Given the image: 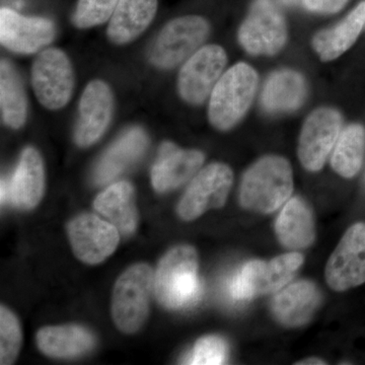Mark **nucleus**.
I'll return each instance as SVG.
<instances>
[{
    "label": "nucleus",
    "mask_w": 365,
    "mask_h": 365,
    "mask_svg": "<svg viewBox=\"0 0 365 365\" xmlns=\"http://www.w3.org/2000/svg\"><path fill=\"white\" fill-rule=\"evenodd\" d=\"M297 364H326L323 360L317 359H309L304 360L302 362H299Z\"/></svg>",
    "instance_id": "33"
},
{
    "label": "nucleus",
    "mask_w": 365,
    "mask_h": 365,
    "mask_svg": "<svg viewBox=\"0 0 365 365\" xmlns=\"http://www.w3.org/2000/svg\"><path fill=\"white\" fill-rule=\"evenodd\" d=\"M343 119L337 110L321 107L307 116L299 140V162L309 172L323 169L342 131Z\"/></svg>",
    "instance_id": "10"
},
{
    "label": "nucleus",
    "mask_w": 365,
    "mask_h": 365,
    "mask_svg": "<svg viewBox=\"0 0 365 365\" xmlns=\"http://www.w3.org/2000/svg\"><path fill=\"white\" fill-rule=\"evenodd\" d=\"M0 106L2 121L6 126L19 129L26 123L28 103L20 74L9 60L0 64Z\"/></svg>",
    "instance_id": "26"
},
{
    "label": "nucleus",
    "mask_w": 365,
    "mask_h": 365,
    "mask_svg": "<svg viewBox=\"0 0 365 365\" xmlns=\"http://www.w3.org/2000/svg\"><path fill=\"white\" fill-rule=\"evenodd\" d=\"M259 76L253 67L239 62L227 69L210 95L208 119L215 128L227 131L246 116L253 104Z\"/></svg>",
    "instance_id": "3"
},
{
    "label": "nucleus",
    "mask_w": 365,
    "mask_h": 365,
    "mask_svg": "<svg viewBox=\"0 0 365 365\" xmlns=\"http://www.w3.org/2000/svg\"><path fill=\"white\" fill-rule=\"evenodd\" d=\"M7 184V200L21 209H32L44 195L45 173L42 158L34 148H26Z\"/></svg>",
    "instance_id": "18"
},
{
    "label": "nucleus",
    "mask_w": 365,
    "mask_h": 365,
    "mask_svg": "<svg viewBox=\"0 0 365 365\" xmlns=\"http://www.w3.org/2000/svg\"><path fill=\"white\" fill-rule=\"evenodd\" d=\"M321 302V294L311 281L292 283L272 300V312L283 326L297 328L306 325Z\"/></svg>",
    "instance_id": "19"
},
{
    "label": "nucleus",
    "mask_w": 365,
    "mask_h": 365,
    "mask_svg": "<svg viewBox=\"0 0 365 365\" xmlns=\"http://www.w3.org/2000/svg\"><path fill=\"white\" fill-rule=\"evenodd\" d=\"M227 64V55L222 46L210 44L197 50L179 72L178 90L185 102L200 105L210 97Z\"/></svg>",
    "instance_id": "9"
},
{
    "label": "nucleus",
    "mask_w": 365,
    "mask_h": 365,
    "mask_svg": "<svg viewBox=\"0 0 365 365\" xmlns=\"http://www.w3.org/2000/svg\"><path fill=\"white\" fill-rule=\"evenodd\" d=\"M155 284L148 264L131 266L116 281L112 297V317L121 332L133 334L148 317L151 292Z\"/></svg>",
    "instance_id": "4"
},
{
    "label": "nucleus",
    "mask_w": 365,
    "mask_h": 365,
    "mask_svg": "<svg viewBox=\"0 0 365 365\" xmlns=\"http://www.w3.org/2000/svg\"><path fill=\"white\" fill-rule=\"evenodd\" d=\"M302 263L304 256L299 253L281 255L269 262H249L228 283L230 297L242 302L278 292L294 277Z\"/></svg>",
    "instance_id": "5"
},
{
    "label": "nucleus",
    "mask_w": 365,
    "mask_h": 365,
    "mask_svg": "<svg viewBox=\"0 0 365 365\" xmlns=\"http://www.w3.org/2000/svg\"><path fill=\"white\" fill-rule=\"evenodd\" d=\"M7 200V184L6 181H1V203L4 204Z\"/></svg>",
    "instance_id": "32"
},
{
    "label": "nucleus",
    "mask_w": 365,
    "mask_h": 365,
    "mask_svg": "<svg viewBox=\"0 0 365 365\" xmlns=\"http://www.w3.org/2000/svg\"><path fill=\"white\" fill-rule=\"evenodd\" d=\"M326 280L336 292H345L365 283V222L353 225L331 255Z\"/></svg>",
    "instance_id": "12"
},
{
    "label": "nucleus",
    "mask_w": 365,
    "mask_h": 365,
    "mask_svg": "<svg viewBox=\"0 0 365 365\" xmlns=\"http://www.w3.org/2000/svg\"><path fill=\"white\" fill-rule=\"evenodd\" d=\"M93 207L122 234L131 235L136 230L138 215L130 182H118L108 187L96 198Z\"/></svg>",
    "instance_id": "25"
},
{
    "label": "nucleus",
    "mask_w": 365,
    "mask_h": 365,
    "mask_svg": "<svg viewBox=\"0 0 365 365\" xmlns=\"http://www.w3.org/2000/svg\"><path fill=\"white\" fill-rule=\"evenodd\" d=\"M365 157V128L351 124L341 131L331 158L333 170L341 177L353 178L359 174Z\"/></svg>",
    "instance_id": "27"
},
{
    "label": "nucleus",
    "mask_w": 365,
    "mask_h": 365,
    "mask_svg": "<svg viewBox=\"0 0 365 365\" xmlns=\"http://www.w3.org/2000/svg\"><path fill=\"white\" fill-rule=\"evenodd\" d=\"M148 137L140 127L125 131L101 158L93 172V181L105 185L136 162L148 148Z\"/></svg>",
    "instance_id": "20"
},
{
    "label": "nucleus",
    "mask_w": 365,
    "mask_h": 365,
    "mask_svg": "<svg viewBox=\"0 0 365 365\" xmlns=\"http://www.w3.org/2000/svg\"><path fill=\"white\" fill-rule=\"evenodd\" d=\"M365 26V1H361L333 28L314 35L312 46L322 61H333L350 49Z\"/></svg>",
    "instance_id": "22"
},
{
    "label": "nucleus",
    "mask_w": 365,
    "mask_h": 365,
    "mask_svg": "<svg viewBox=\"0 0 365 365\" xmlns=\"http://www.w3.org/2000/svg\"><path fill=\"white\" fill-rule=\"evenodd\" d=\"M209 32L210 26L203 16L190 14L170 21L151 47V63L158 68H174L199 49Z\"/></svg>",
    "instance_id": "7"
},
{
    "label": "nucleus",
    "mask_w": 365,
    "mask_h": 365,
    "mask_svg": "<svg viewBox=\"0 0 365 365\" xmlns=\"http://www.w3.org/2000/svg\"><path fill=\"white\" fill-rule=\"evenodd\" d=\"M227 345L222 337L205 336L197 341L190 355L188 364L217 365L225 364Z\"/></svg>",
    "instance_id": "30"
},
{
    "label": "nucleus",
    "mask_w": 365,
    "mask_h": 365,
    "mask_svg": "<svg viewBox=\"0 0 365 365\" xmlns=\"http://www.w3.org/2000/svg\"><path fill=\"white\" fill-rule=\"evenodd\" d=\"M32 85L43 107L59 110L71 101L74 72L66 53L57 48L43 50L32 66Z\"/></svg>",
    "instance_id": "8"
},
{
    "label": "nucleus",
    "mask_w": 365,
    "mask_h": 365,
    "mask_svg": "<svg viewBox=\"0 0 365 365\" xmlns=\"http://www.w3.org/2000/svg\"><path fill=\"white\" fill-rule=\"evenodd\" d=\"M279 1L282 2V4H285V6H294L297 0H279Z\"/></svg>",
    "instance_id": "34"
},
{
    "label": "nucleus",
    "mask_w": 365,
    "mask_h": 365,
    "mask_svg": "<svg viewBox=\"0 0 365 365\" xmlns=\"http://www.w3.org/2000/svg\"><path fill=\"white\" fill-rule=\"evenodd\" d=\"M205 157L201 151L182 150L165 141L160 145L158 158L151 170L153 188L160 193L178 188L195 176Z\"/></svg>",
    "instance_id": "16"
},
{
    "label": "nucleus",
    "mask_w": 365,
    "mask_h": 365,
    "mask_svg": "<svg viewBox=\"0 0 365 365\" xmlns=\"http://www.w3.org/2000/svg\"><path fill=\"white\" fill-rule=\"evenodd\" d=\"M119 0H78L72 23L78 29H90L109 21Z\"/></svg>",
    "instance_id": "29"
},
{
    "label": "nucleus",
    "mask_w": 365,
    "mask_h": 365,
    "mask_svg": "<svg viewBox=\"0 0 365 365\" xmlns=\"http://www.w3.org/2000/svg\"><path fill=\"white\" fill-rule=\"evenodd\" d=\"M56 34L54 23L39 16H26L9 7L0 9V41L19 54H33L52 42Z\"/></svg>",
    "instance_id": "14"
},
{
    "label": "nucleus",
    "mask_w": 365,
    "mask_h": 365,
    "mask_svg": "<svg viewBox=\"0 0 365 365\" xmlns=\"http://www.w3.org/2000/svg\"><path fill=\"white\" fill-rule=\"evenodd\" d=\"M276 235L288 249H306L314 240L313 213L299 197L290 199L276 220Z\"/></svg>",
    "instance_id": "24"
},
{
    "label": "nucleus",
    "mask_w": 365,
    "mask_h": 365,
    "mask_svg": "<svg viewBox=\"0 0 365 365\" xmlns=\"http://www.w3.org/2000/svg\"><path fill=\"white\" fill-rule=\"evenodd\" d=\"M67 232L76 258L90 265L102 263L119 244V230L93 215L73 218L68 223Z\"/></svg>",
    "instance_id": "13"
},
{
    "label": "nucleus",
    "mask_w": 365,
    "mask_h": 365,
    "mask_svg": "<svg viewBox=\"0 0 365 365\" xmlns=\"http://www.w3.org/2000/svg\"><path fill=\"white\" fill-rule=\"evenodd\" d=\"M114 97L110 86L102 81L86 86L78 105V119L74 140L81 148L97 143L111 122Z\"/></svg>",
    "instance_id": "15"
},
{
    "label": "nucleus",
    "mask_w": 365,
    "mask_h": 365,
    "mask_svg": "<svg viewBox=\"0 0 365 365\" xmlns=\"http://www.w3.org/2000/svg\"><path fill=\"white\" fill-rule=\"evenodd\" d=\"M242 49L253 56H273L287 45L288 29L273 0H254L237 34Z\"/></svg>",
    "instance_id": "6"
},
{
    "label": "nucleus",
    "mask_w": 365,
    "mask_h": 365,
    "mask_svg": "<svg viewBox=\"0 0 365 365\" xmlns=\"http://www.w3.org/2000/svg\"><path fill=\"white\" fill-rule=\"evenodd\" d=\"M153 289L165 309H182L196 304L202 295L196 250L185 245L170 250L158 264Z\"/></svg>",
    "instance_id": "1"
},
{
    "label": "nucleus",
    "mask_w": 365,
    "mask_h": 365,
    "mask_svg": "<svg viewBox=\"0 0 365 365\" xmlns=\"http://www.w3.org/2000/svg\"><path fill=\"white\" fill-rule=\"evenodd\" d=\"M234 181V174L225 163H215L198 173L182 195L178 215L186 222L196 220L210 209L222 207Z\"/></svg>",
    "instance_id": "11"
},
{
    "label": "nucleus",
    "mask_w": 365,
    "mask_h": 365,
    "mask_svg": "<svg viewBox=\"0 0 365 365\" xmlns=\"http://www.w3.org/2000/svg\"><path fill=\"white\" fill-rule=\"evenodd\" d=\"M20 322L7 307H0V364H13L20 352Z\"/></svg>",
    "instance_id": "28"
},
{
    "label": "nucleus",
    "mask_w": 365,
    "mask_h": 365,
    "mask_svg": "<svg viewBox=\"0 0 365 365\" xmlns=\"http://www.w3.org/2000/svg\"><path fill=\"white\" fill-rule=\"evenodd\" d=\"M158 0H119L110 19L108 37L114 44H128L153 23Z\"/></svg>",
    "instance_id": "21"
},
{
    "label": "nucleus",
    "mask_w": 365,
    "mask_h": 365,
    "mask_svg": "<svg viewBox=\"0 0 365 365\" xmlns=\"http://www.w3.org/2000/svg\"><path fill=\"white\" fill-rule=\"evenodd\" d=\"M307 95V81L299 72L279 69L266 79L261 93V107L268 114H288L304 105Z\"/></svg>",
    "instance_id": "17"
},
{
    "label": "nucleus",
    "mask_w": 365,
    "mask_h": 365,
    "mask_svg": "<svg viewBox=\"0 0 365 365\" xmlns=\"http://www.w3.org/2000/svg\"><path fill=\"white\" fill-rule=\"evenodd\" d=\"M40 351L54 359H71L90 351L95 346L93 334L78 325L52 326L37 334Z\"/></svg>",
    "instance_id": "23"
},
{
    "label": "nucleus",
    "mask_w": 365,
    "mask_h": 365,
    "mask_svg": "<svg viewBox=\"0 0 365 365\" xmlns=\"http://www.w3.org/2000/svg\"><path fill=\"white\" fill-rule=\"evenodd\" d=\"M349 0H302V4L311 13L333 14L339 13Z\"/></svg>",
    "instance_id": "31"
},
{
    "label": "nucleus",
    "mask_w": 365,
    "mask_h": 365,
    "mask_svg": "<svg viewBox=\"0 0 365 365\" xmlns=\"http://www.w3.org/2000/svg\"><path fill=\"white\" fill-rule=\"evenodd\" d=\"M294 191V173L284 158L267 155L254 163L242 177L240 203L242 207L271 213L281 207Z\"/></svg>",
    "instance_id": "2"
}]
</instances>
